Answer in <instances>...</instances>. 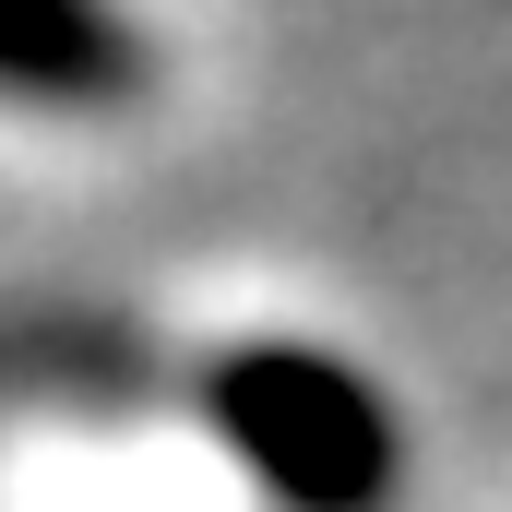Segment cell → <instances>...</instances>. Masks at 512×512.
I'll return each instance as SVG.
<instances>
[{"label": "cell", "instance_id": "cell-1", "mask_svg": "<svg viewBox=\"0 0 512 512\" xmlns=\"http://www.w3.org/2000/svg\"><path fill=\"white\" fill-rule=\"evenodd\" d=\"M191 405L286 512H382L393 489V405L322 346H215Z\"/></svg>", "mask_w": 512, "mask_h": 512}, {"label": "cell", "instance_id": "cell-2", "mask_svg": "<svg viewBox=\"0 0 512 512\" xmlns=\"http://www.w3.org/2000/svg\"><path fill=\"white\" fill-rule=\"evenodd\" d=\"M0 96L120 108V96H143V36L108 0H0Z\"/></svg>", "mask_w": 512, "mask_h": 512}]
</instances>
